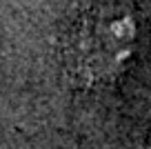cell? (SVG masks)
<instances>
[{
	"label": "cell",
	"mask_w": 151,
	"mask_h": 149,
	"mask_svg": "<svg viewBox=\"0 0 151 149\" xmlns=\"http://www.w3.org/2000/svg\"><path fill=\"white\" fill-rule=\"evenodd\" d=\"M149 149H151V145H149Z\"/></svg>",
	"instance_id": "obj_2"
},
{
	"label": "cell",
	"mask_w": 151,
	"mask_h": 149,
	"mask_svg": "<svg viewBox=\"0 0 151 149\" xmlns=\"http://www.w3.org/2000/svg\"><path fill=\"white\" fill-rule=\"evenodd\" d=\"M136 16L124 0H98L76 18L67 36L65 58L80 85L116 78L136 47Z\"/></svg>",
	"instance_id": "obj_1"
}]
</instances>
